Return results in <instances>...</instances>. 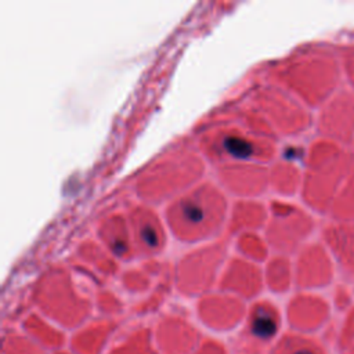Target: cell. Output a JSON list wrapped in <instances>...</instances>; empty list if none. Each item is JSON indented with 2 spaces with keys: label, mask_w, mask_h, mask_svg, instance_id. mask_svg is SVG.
Wrapping results in <instances>:
<instances>
[{
  "label": "cell",
  "mask_w": 354,
  "mask_h": 354,
  "mask_svg": "<svg viewBox=\"0 0 354 354\" xmlns=\"http://www.w3.org/2000/svg\"><path fill=\"white\" fill-rule=\"evenodd\" d=\"M252 333L260 339H270L277 332L275 318L266 310L259 308L254 311L250 322Z\"/></svg>",
  "instance_id": "6da1fadb"
},
{
  "label": "cell",
  "mask_w": 354,
  "mask_h": 354,
  "mask_svg": "<svg viewBox=\"0 0 354 354\" xmlns=\"http://www.w3.org/2000/svg\"><path fill=\"white\" fill-rule=\"evenodd\" d=\"M295 354H313L310 350H306V348H303V350H297Z\"/></svg>",
  "instance_id": "5b68a950"
},
{
  "label": "cell",
  "mask_w": 354,
  "mask_h": 354,
  "mask_svg": "<svg viewBox=\"0 0 354 354\" xmlns=\"http://www.w3.org/2000/svg\"><path fill=\"white\" fill-rule=\"evenodd\" d=\"M223 147L230 155L235 158H249L253 152V148L248 141L235 136L225 137L223 141Z\"/></svg>",
  "instance_id": "7a4b0ae2"
},
{
  "label": "cell",
  "mask_w": 354,
  "mask_h": 354,
  "mask_svg": "<svg viewBox=\"0 0 354 354\" xmlns=\"http://www.w3.org/2000/svg\"><path fill=\"white\" fill-rule=\"evenodd\" d=\"M184 214L191 221H201L203 218V209L195 202H188L184 207Z\"/></svg>",
  "instance_id": "3957f363"
},
{
  "label": "cell",
  "mask_w": 354,
  "mask_h": 354,
  "mask_svg": "<svg viewBox=\"0 0 354 354\" xmlns=\"http://www.w3.org/2000/svg\"><path fill=\"white\" fill-rule=\"evenodd\" d=\"M142 238H144V241L148 245H151V246L156 245V234H155V231L152 228H145L142 231Z\"/></svg>",
  "instance_id": "277c9868"
}]
</instances>
